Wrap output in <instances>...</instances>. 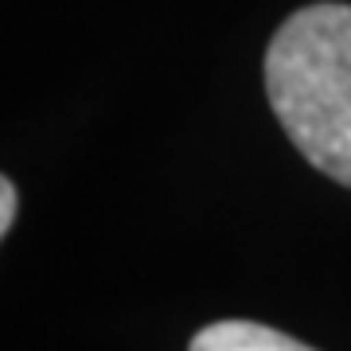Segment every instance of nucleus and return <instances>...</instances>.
Returning <instances> with one entry per match:
<instances>
[{
    "instance_id": "1",
    "label": "nucleus",
    "mask_w": 351,
    "mask_h": 351,
    "mask_svg": "<svg viewBox=\"0 0 351 351\" xmlns=\"http://www.w3.org/2000/svg\"><path fill=\"white\" fill-rule=\"evenodd\" d=\"M265 94L304 160L351 188V4H308L277 27Z\"/></svg>"
},
{
    "instance_id": "2",
    "label": "nucleus",
    "mask_w": 351,
    "mask_h": 351,
    "mask_svg": "<svg viewBox=\"0 0 351 351\" xmlns=\"http://www.w3.org/2000/svg\"><path fill=\"white\" fill-rule=\"evenodd\" d=\"M188 351H313L308 343L254 320H219L191 339Z\"/></svg>"
},
{
    "instance_id": "3",
    "label": "nucleus",
    "mask_w": 351,
    "mask_h": 351,
    "mask_svg": "<svg viewBox=\"0 0 351 351\" xmlns=\"http://www.w3.org/2000/svg\"><path fill=\"white\" fill-rule=\"evenodd\" d=\"M16 223V184L0 180V234H8Z\"/></svg>"
}]
</instances>
